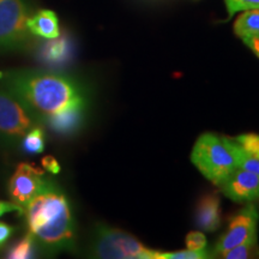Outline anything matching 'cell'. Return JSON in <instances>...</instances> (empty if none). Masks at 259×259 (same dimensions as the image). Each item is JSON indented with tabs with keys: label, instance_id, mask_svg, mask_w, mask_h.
<instances>
[{
	"label": "cell",
	"instance_id": "6da1fadb",
	"mask_svg": "<svg viewBox=\"0 0 259 259\" xmlns=\"http://www.w3.org/2000/svg\"><path fill=\"white\" fill-rule=\"evenodd\" d=\"M0 85L12 93L40 125L71 136L82 128L89 111L85 87L69 74L34 69L0 71Z\"/></svg>",
	"mask_w": 259,
	"mask_h": 259
},
{
	"label": "cell",
	"instance_id": "7a4b0ae2",
	"mask_svg": "<svg viewBox=\"0 0 259 259\" xmlns=\"http://www.w3.org/2000/svg\"><path fill=\"white\" fill-rule=\"evenodd\" d=\"M28 233L36 247L48 254L73 251L76 223L70 202L59 186L48 179L24 210Z\"/></svg>",
	"mask_w": 259,
	"mask_h": 259
},
{
	"label": "cell",
	"instance_id": "3957f363",
	"mask_svg": "<svg viewBox=\"0 0 259 259\" xmlns=\"http://www.w3.org/2000/svg\"><path fill=\"white\" fill-rule=\"evenodd\" d=\"M191 161L206 179L219 186L239 168L235 141L213 134H203L194 144Z\"/></svg>",
	"mask_w": 259,
	"mask_h": 259
},
{
	"label": "cell",
	"instance_id": "277c9868",
	"mask_svg": "<svg viewBox=\"0 0 259 259\" xmlns=\"http://www.w3.org/2000/svg\"><path fill=\"white\" fill-rule=\"evenodd\" d=\"M90 257L103 259H158L160 251L145 247L121 229L96 226L90 242Z\"/></svg>",
	"mask_w": 259,
	"mask_h": 259
},
{
	"label": "cell",
	"instance_id": "5b68a950",
	"mask_svg": "<svg viewBox=\"0 0 259 259\" xmlns=\"http://www.w3.org/2000/svg\"><path fill=\"white\" fill-rule=\"evenodd\" d=\"M40 125L14 94L0 85V145L12 149L21 143L28 131Z\"/></svg>",
	"mask_w": 259,
	"mask_h": 259
},
{
	"label": "cell",
	"instance_id": "8992f818",
	"mask_svg": "<svg viewBox=\"0 0 259 259\" xmlns=\"http://www.w3.org/2000/svg\"><path fill=\"white\" fill-rule=\"evenodd\" d=\"M29 0H0V53L22 50L29 40Z\"/></svg>",
	"mask_w": 259,
	"mask_h": 259
},
{
	"label": "cell",
	"instance_id": "52a82bcc",
	"mask_svg": "<svg viewBox=\"0 0 259 259\" xmlns=\"http://www.w3.org/2000/svg\"><path fill=\"white\" fill-rule=\"evenodd\" d=\"M258 221L259 215L257 209L252 203H247V205L231 220L225 234L219 239L215 246L213 254L220 257L235 246L257 239Z\"/></svg>",
	"mask_w": 259,
	"mask_h": 259
},
{
	"label": "cell",
	"instance_id": "ba28073f",
	"mask_svg": "<svg viewBox=\"0 0 259 259\" xmlns=\"http://www.w3.org/2000/svg\"><path fill=\"white\" fill-rule=\"evenodd\" d=\"M48 178L32 164L19 163L9 180L8 192L11 202L25 210L31 199L44 187Z\"/></svg>",
	"mask_w": 259,
	"mask_h": 259
},
{
	"label": "cell",
	"instance_id": "9c48e42d",
	"mask_svg": "<svg viewBox=\"0 0 259 259\" xmlns=\"http://www.w3.org/2000/svg\"><path fill=\"white\" fill-rule=\"evenodd\" d=\"M219 187L235 203H252L259 198V177L242 168L233 170Z\"/></svg>",
	"mask_w": 259,
	"mask_h": 259
},
{
	"label": "cell",
	"instance_id": "30bf717a",
	"mask_svg": "<svg viewBox=\"0 0 259 259\" xmlns=\"http://www.w3.org/2000/svg\"><path fill=\"white\" fill-rule=\"evenodd\" d=\"M221 202L218 194L203 196L197 204L196 223L204 232H215L221 227Z\"/></svg>",
	"mask_w": 259,
	"mask_h": 259
},
{
	"label": "cell",
	"instance_id": "8fae6325",
	"mask_svg": "<svg viewBox=\"0 0 259 259\" xmlns=\"http://www.w3.org/2000/svg\"><path fill=\"white\" fill-rule=\"evenodd\" d=\"M27 25L30 34L47 40H54L60 35L59 21L56 12L51 10H40L34 16H30Z\"/></svg>",
	"mask_w": 259,
	"mask_h": 259
},
{
	"label": "cell",
	"instance_id": "7c38bea8",
	"mask_svg": "<svg viewBox=\"0 0 259 259\" xmlns=\"http://www.w3.org/2000/svg\"><path fill=\"white\" fill-rule=\"evenodd\" d=\"M234 32L240 38L259 36V9L242 11L234 23Z\"/></svg>",
	"mask_w": 259,
	"mask_h": 259
},
{
	"label": "cell",
	"instance_id": "4fadbf2b",
	"mask_svg": "<svg viewBox=\"0 0 259 259\" xmlns=\"http://www.w3.org/2000/svg\"><path fill=\"white\" fill-rule=\"evenodd\" d=\"M45 139L46 137H45L44 128L41 127V125H36L22 138L19 148L27 154H41L45 150Z\"/></svg>",
	"mask_w": 259,
	"mask_h": 259
},
{
	"label": "cell",
	"instance_id": "5bb4252c",
	"mask_svg": "<svg viewBox=\"0 0 259 259\" xmlns=\"http://www.w3.org/2000/svg\"><path fill=\"white\" fill-rule=\"evenodd\" d=\"M221 258L226 259H251V258H259V245L258 238L250 240L245 244H241L231 250L226 251L225 253L220 255Z\"/></svg>",
	"mask_w": 259,
	"mask_h": 259
},
{
	"label": "cell",
	"instance_id": "9a60e30c",
	"mask_svg": "<svg viewBox=\"0 0 259 259\" xmlns=\"http://www.w3.org/2000/svg\"><path fill=\"white\" fill-rule=\"evenodd\" d=\"M35 248H36V244H35L32 236L29 234L22 238L18 242L12 245L10 247L6 258L10 259H27L32 258L35 254Z\"/></svg>",
	"mask_w": 259,
	"mask_h": 259
},
{
	"label": "cell",
	"instance_id": "2e32d148",
	"mask_svg": "<svg viewBox=\"0 0 259 259\" xmlns=\"http://www.w3.org/2000/svg\"><path fill=\"white\" fill-rule=\"evenodd\" d=\"M235 154H236V158H238L239 168H242V169H246L251 171V173L257 174L259 177V158L255 157L254 155L250 154L248 151H246L236 141H235Z\"/></svg>",
	"mask_w": 259,
	"mask_h": 259
},
{
	"label": "cell",
	"instance_id": "e0dca14e",
	"mask_svg": "<svg viewBox=\"0 0 259 259\" xmlns=\"http://www.w3.org/2000/svg\"><path fill=\"white\" fill-rule=\"evenodd\" d=\"M225 3L228 18H232L238 12L259 9V0H225Z\"/></svg>",
	"mask_w": 259,
	"mask_h": 259
},
{
	"label": "cell",
	"instance_id": "ac0fdd59",
	"mask_svg": "<svg viewBox=\"0 0 259 259\" xmlns=\"http://www.w3.org/2000/svg\"><path fill=\"white\" fill-rule=\"evenodd\" d=\"M210 255L208 251H191V250H181L174 252H160L158 259H203L209 258Z\"/></svg>",
	"mask_w": 259,
	"mask_h": 259
},
{
	"label": "cell",
	"instance_id": "d6986e66",
	"mask_svg": "<svg viewBox=\"0 0 259 259\" xmlns=\"http://www.w3.org/2000/svg\"><path fill=\"white\" fill-rule=\"evenodd\" d=\"M235 141L245 149L246 151L259 158V135L245 134L235 138Z\"/></svg>",
	"mask_w": 259,
	"mask_h": 259
},
{
	"label": "cell",
	"instance_id": "ffe728a7",
	"mask_svg": "<svg viewBox=\"0 0 259 259\" xmlns=\"http://www.w3.org/2000/svg\"><path fill=\"white\" fill-rule=\"evenodd\" d=\"M186 248L191 251H203L206 248V238L200 232H190L186 236Z\"/></svg>",
	"mask_w": 259,
	"mask_h": 259
},
{
	"label": "cell",
	"instance_id": "44dd1931",
	"mask_svg": "<svg viewBox=\"0 0 259 259\" xmlns=\"http://www.w3.org/2000/svg\"><path fill=\"white\" fill-rule=\"evenodd\" d=\"M10 212H18L19 215H24V211L22 210V208H19L17 204H15L14 202H6V200H0V218L4 216L5 213H10Z\"/></svg>",
	"mask_w": 259,
	"mask_h": 259
},
{
	"label": "cell",
	"instance_id": "7402d4cb",
	"mask_svg": "<svg viewBox=\"0 0 259 259\" xmlns=\"http://www.w3.org/2000/svg\"><path fill=\"white\" fill-rule=\"evenodd\" d=\"M42 166L51 174H58L60 171V164L57 161V158L53 156H46L42 158Z\"/></svg>",
	"mask_w": 259,
	"mask_h": 259
},
{
	"label": "cell",
	"instance_id": "603a6c76",
	"mask_svg": "<svg viewBox=\"0 0 259 259\" xmlns=\"http://www.w3.org/2000/svg\"><path fill=\"white\" fill-rule=\"evenodd\" d=\"M15 229L14 227L6 225V223L0 222V248L4 246L10 238H11L12 234H14Z\"/></svg>",
	"mask_w": 259,
	"mask_h": 259
},
{
	"label": "cell",
	"instance_id": "cb8c5ba5",
	"mask_svg": "<svg viewBox=\"0 0 259 259\" xmlns=\"http://www.w3.org/2000/svg\"><path fill=\"white\" fill-rule=\"evenodd\" d=\"M242 41H244V44L247 46L250 50L253 52L259 58V36H251V37H245V38H241Z\"/></svg>",
	"mask_w": 259,
	"mask_h": 259
}]
</instances>
